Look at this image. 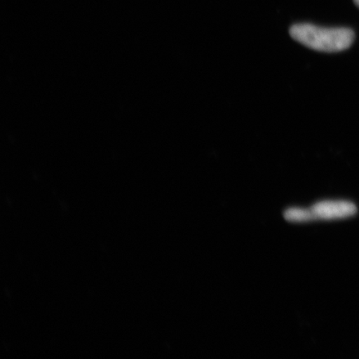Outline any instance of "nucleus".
<instances>
[{
	"instance_id": "nucleus-1",
	"label": "nucleus",
	"mask_w": 359,
	"mask_h": 359,
	"mask_svg": "<svg viewBox=\"0 0 359 359\" xmlns=\"http://www.w3.org/2000/svg\"><path fill=\"white\" fill-rule=\"evenodd\" d=\"M290 34L295 41L313 50L337 53L346 50L354 40V33L348 28H323L312 24L291 27Z\"/></svg>"
},
{
	"instance_id": "nucleus-2",
	"label": "nucleus",
	"mask_w": 359,
	"mask_h": 359,
	"mask_svg": "<svg viewBox=\"0 0 359 359\" xmlns=\"http://www.w3.org/2000/svg\"><path fill=\"white\" fill-rule=\"evenodd\" d=\"M317 219H339L352 217L358 212L357 205L352 201L344 200H325L312 206Z\"/></svg>"
},
{
	"instance_id": "nucleus-3",
	"label": "nucleus",
	"mask_w": 359,
	"mask_h": 359,
	"mask_svg": "<svg viewBox=\"0 0 359 359\" xmlns=\"http://www.w3.org/2000/svg\"><path fill=\"white\" fill-rule=\"evenodd\" d=\"M286 221L294 223H304L316 221L312 208H291L287 209L284 213Z\"/></svg>"
},
{
	"instance_id": "nucleus-4",
	"label": "nucleus",
	"mask_w": 359,
	"mask_h": 359,
	"mask_svg": "<svg viewBox=\"0 0 359 359\" xmlns=\"http://www.w3.org/2000/svg\"><path fill=\"white\" fill-rule=\"evenodd\" d=\"M354 3H355L356 6L359 8V0H353Z\"/></svg>"
}]
</instances>
